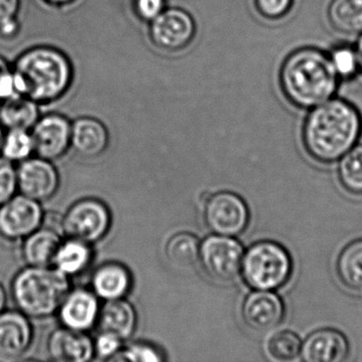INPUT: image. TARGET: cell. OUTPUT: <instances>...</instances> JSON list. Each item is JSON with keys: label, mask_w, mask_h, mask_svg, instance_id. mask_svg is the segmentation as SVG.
Instances as JSON below:
<instances>
[{"label": "cell", "mask_w": 362, "mask_h": 362, "mask_svg": "<svg viewBox=\"0 0 362 362\" xmlns=\"http://www.w3.org/2000/svg\"><path fill=\"white\" fill-rule=\"evenodd\" d=\"M361 132L357 107L332 97L310 109L303 127V145L315 162L332 164L356 145Z\"/></svg>", "instance_id": "cell-1"}, {"label": "cell", "mask_w": 362, "mask_h": 362, "mask_svg": "<svg viewBox=\"0 0 362 362\" xmlns=\"http://www.w3.org/2000/svg\"><path fill=\"white\" fill-rule=\"evenodd\" d=\"M279 78L286 99L303 110L332 98L340 83L328 54L313 47L291 52L281 64Z\"/></svg>", "instance_id": "cell-2"}, {"label": "cell", "mask_w": 362, "mask_h": 362, "mask_svg": "<svg viewBox=\"0 0 362 362\" xmlns=\"http://www.w3.org/2000/svg\"><path fill=\"white\" fill-rule=\"evenodd\" d=\"M12 69L21 94L39 105L62 98L74 81L71 60L52 46L29 48L16 59Z\"/></svg>", "instance_id": "cell-3"}, {"label": "cell", "mask_w": 362, "mask_h": 362, "mask_svg": "<svg viewBox=\"0 0 362 362\" xmlns=\"http://www.w3.org/2000/svg\"><path fill=\"white\" fill-rule=\"evenodd\" d=\"M69 287V276L58 269L28 266L14 276L12 298L27 317L45 319L59 311Z\"/></svg>", "instance_id": "cell-4"}, {"label": "cell", "mask_w": 362, "mask_h": 362, "mask_svg": "<svg viewBox=\"0 0 362 362\" xmlns=\"http://www.w3.org/2000/svg\"><path fill=\"white\" fill-rule=\"evenodd\" d=\"M292 271L291 255L276 241H258L243 253L241 273L245 283L253 289H279L288 283Z\"/></svg>", "instance_id": "cell-5"}, {"label": "cell", "mask_w": 362, "mask_h": 362, "mask_svg": "<svg viewBox=\"0 0 362 362\" xmlns=\"http://www.w3.org/2000/svg\"><path fill=\"white\" fill-rule=\"evenodd\" d=\"M112 224L109 207L97 199L88 198L69 207L61 221L63 232L69 238L77 239L92 245L103 240Z\"/></svg>", "instance_id": "cell-6"}, {"label": "cell", "mask_w": 362, "mask_h": 362, "mask_svg": "<svg viewBox=\"0 0 362 362\" xmlns=\"http://www.w3.org/2000/svg\"><path fill=\"white\" fill-rule=\"evenodd\" d=\"M243 253L236 239L214 234L201 243L199 262L214 281L230 283L240 274Z\"/></svg>", "instance_id": "cell-7"}, {"label": "cell", "mask_w": 362, "mask_h": 362, "mask_svg": "<svg viewBox=\"0 0 362 362\" xmlns=\"http://www.w3.org/2000/svg\"><path fill=\"white\" fill-rule=\"evenodd\" d=\"M203 218L213 234L236 237L245 232L250 221V211L245 201L232 192L211 194L204 205Z\"/></svg>", "instance_id": "cell-8"}, {"label": "cell", "mask_w": 362, "mask_h": 362, "mask_svg": "<svg viewBox=\"0 0 362 362\" xmlns=\"http://www.w3.org/2000/svg\"><path fill=\"white\" fill-rule=\"evenodd\" d=\"M196 30L192 14L181 8H166L149 23L152 43L164 52H180L187 47L194 40Z\"/></svg>", "instance_id": "cell-9"}, {"label": "cell", "mask_w": 362, "mask_h": 362, "mask_svg": "<svg viewBox=\"0 0 362 362\" xmlns=\"http://www.w3.org/2000/svg\"><path fill=\"white\" fill-rule=\"evenodd\" d=\"M43 224L41 204L24 194L0 205V237L6 240H24Z\"/></svg>", "instance_id": "cell-10"}, {"label": "cell", "mask_w": 362, "mask_h": 362, "mask_svg": "<svg viewBox=\"0 0 362 362\" xmlns=\"http://www.w3.org/2000/svg\"><path fill=\"white\" fill-rule=\"evenodd\" d=\"M35 153L48 160L62 158L71 145V122L61 114L39 118L31 129Z\"/></svg>", "instance_id": "cell-11"}, {"label": "cell", "mask_w": 362, "mask_h": 362, "mask_svg": "<svg viewBox=\"0 0 362 362\" xmlns=\"http://www.w3.org/2000/svg\"><path fill=\"white\" fill-rule=\"evenodd\" d=\"M60 187V175L52 160L27 158L18 168V190L37 202L49 200Z\"/></svg>", "instance_id": "cell-12"}, {"label": "cell", "mask_w": 362, "mask_h": 362, "mask_svg": "<svg viewBox=\"0 0 362 362\" xmlns=\"http://www.w3.org/2000/svg\"><path fill=\"white\" fill-rule=\"evenodd\" d=\"M241 315L243 322L251 329L268 332L283 322L286 315L285 305L274 292L256 290L243 300Z\"/></svg>", "instance_id": "cell-13"}, {"label": "cell", "mask_w": 362, "mask_h": 362, "mask_svg": "<svg viewBox=\"0 0 362 362\" xmlns=\"http://www.w3.org/2000/svg\"><path fill=\"white\" fill-rule=\"evenodd\" d=\"M33 328L22 311L0 313V358L16 359L28 351L33 344Z\"/></svg>", "instance_id": "cell-14"}, {"label": "cell", "mask_w": 362, "mask_h": 362, "mask_svg": "<svg viewBox=\"0 0 362 362\" xmlns=\"http://www.w3.org/2000/svg\"><path fill=\"white\" fill-rule=\"evenodd\" d=\"M349 354L345 334L334 328H321L305 339L300 356L305 362H342Z\"/></svg>", "instance_id": "cell-15"}, {"label": "cell", "mask_w": 362, "mask_h": 362, "mask_svg": "<svg viewBox=\"0 0 362 362\" xmlns=\"http://www.w3.org/2000/svg\"><path fill=\"white\" fill-rule=\"evenodd\" d=\"M48 356L58 362H88L95 356L94 341L84 332L63 327L47 340Z\"/></svg>", "instance_id": "cell-16"}, {"label": "cell", "mask_w": 362, "mask_h": 362, "mask_svg": "<svg viewBox=\"0 0 362 362\" xmlns=\"http://www.w3.org/2000/svg\"><path fill=\"white\" fill-rule=\"evenodd\" d=\"M98 296L86 289H77L67 294L59 309L64 327L86 332L97 323L99 315Z\"/></svg>", "instance_id": "cell-17"}, {"label": "cell", "mask_w": 362, "mask_h": 362, "mask_svg": "<svg viewBox=\"0 0 362 362\" xmlns=\"http://www.w3.org/2000/svg\"><path fill=\"white\" fill-rule=\"evenodd\" d=\"M107 127L93 117H81L71 124V147L82 158H99L109 147Z\"/></svg>", "instance_id": "cell-18"}, {"label": "cell", "mask_w": 362, "mask_h": 362, "mask_svg": "<svg viewBox=\"0 0 362 362\" xmlns=\"http://www.w3.org/2000/svg\"><path fill=\"white\" fill-rule=\"evenodd\" d=\"M101 332H112L122 341L133 336L137 326V313L128 300H107L99 310L97 320Z\"/></svg>", "instance_id": "cell-19"}, {"label": "cell", "mask_w": 362, "mask_h": 362, "mask_svg": "<svg viewBox=\"0 0 362 362\" xmlns=\"http://www.w3.org/2000/svg\"><path fill=\"white\" fill-rule=\"evenodd\" d=\"M62 240L56 228L43 226L24 239L22 256L30 267H50Z\"/></svg>", "instance_id": "cell-20"}, {"label": "cell", "mask_w": 362, "mask_h": 362, "mask_svg": "<svg viewBox=\"0 0 362 362\" xmlns=\"http://www.w3.org/2000/svg\"><path fill=\"white\" fill-rule=\"evenodd\" d=\"M93 289L98 298L105 300L124 298L132 287V277L126 267L105 264L93 275Z\"/></svg>", "instance_id": "cell-21"}, {"label": "cell", "mask_w": 362, "mask_h": 362, "mask_svg": "<svg viewBox=\"0 0 362 362\" xmlns=\"http://www.w3.org/2000/svg\"><path fill=\"white\" fill-rule=\"evenodd\" d=\"M39 103L26 96L1 103L0 122L8 130H31L40 116Z\"/></svg>", "instance_id": "cell-22"}, {"label": "cell", "mask_w": 362, "mask_h": 362, "mask_svg": "<svg viewBox=\"0 0 362 362\" xmlns=\"http://www.w3.org/2000/svg\"><path fill=\"white\" fill-rule=\"evenodd\" d=\"M93 259V251L90 245L69 238L61 243L54 264L56 269L66 276H75L81 274L90 267Z\"/></svg>", "instance_id": "cell-23"}, {"label": "cell", "mask_w": 362, "mask_h": 362, "mask_svg": "<svg viewBox=\"0 0 362 362\" xmlns=\"http://www.w3.org/2000/svg\"><path fill=\"white\" fill-rule=\"evenodd\" d=\"M336 272L347 289L362 291V238L343 247L337 258Z\"/></svg>", "instance_id": "cell-24"}, {"label": "cell", "mask_w": 362, "mask_h": 362, "mask_svg": "<svg viewBox=\"0 0 362 362\" xmlns=\"http://www.w3.org/2000/svg\"><path fill=\"white\" fill-rule=\"evenodd\" d=\"M328 21L334 30L345 35L362 33V0H332Z\"/></svg>", "instance_id": "cell-25"}, {"label": "cell", "mask_w": 362, "mask_h": 362, "mask_svg": "<svg viewBox=\"0 0 362 362\" xmlns=\"http://www.w3.org/2000/svg\"><path fill=\"white\" fill-rule=\"evenodd\" d=\"M200 245V241L194 234L177 233L167 241L165 254L169 262L177 268H192L199 262Z\"/></svg>", "instance_id": "cell-26"}, {"label": "cell", "mask_w": 362, "mask_h": 362, "mask_svg": "<svg viewBox=\"0 0 362 362\" xmlns=\"http://www.w3.org/2000/svg\"><path fill=\"white\" fill-rule=\"evenodd\" d=\"M338 179L347 192L362 196V145L354 146L341 158Z\"/></svg>", "instance_id": "cell-27"}, {"label": "cell", "mask_w": 362, "mask_h": 362, "mask_svg": "<svg viewBox=\"0 0 362 362\" xmlns=\"http://www.w3.org/2000/svg\"><path fill=\"white\" fill-rule=\"evenodd\" d=\"M327 54L340 81H349L360 73L359 60L355 46L339 44L332 47Z\"/></svg>", "instance_id": "cell-28"}, {"label": "cell", "mask_w": 362, "mask_h": 362, "mask_svg": "<svg viewBox=\"0 0 362 362\" xmlns=\"http://www.w3.org/2000/svg\"><path fill=\"white\" fill-rule=\"evenodd\" d=\"M35 152L33 136L28 130H8L1 147V156L10 162H23Z\"/></svg>", "instance_id": "cell-29"}, {"label": "cell", "mask_w": 362, "mask_h": 362, "mask_svg": "<svg viewBox=\"0 0 362 362\" xmlns=\"http://www.w3.org/2000/svg\"><path fill=\"white\" fill-rule=\"evenodd\" d=\"M302 341L298 334L290 330H281L271 337L267 351L276 361H290L300 356Z\"/></svg>", "instance_id": "cell-30"}, {"label": "cell", "mask_w": 362, "mask_h": 362, "mask_svg": "<svg viewBox=\"0 0 362 362\" xmlns=\"http://www.w3.org/2000/svg\"><path fill=\"white\" fill-rule=\"evenodd\" d=\"M18 190V169L13 163L0 156V205L16 196Z\"/></svg>", "instance_id": "cell-31"}, {"label": "cell", "mask_w": 362, "mask_h": 362, "mask_svg": "<svg viewBox=\"0 0 362 362\" xmlns=\"http://www.w3.org/2000/svg\"><path fill=\"white\" fill-rule=\"evenodd\" d=\"M122 359L131 362H160L165 359L160 349L149 343L136 342L122 351Z\"/></svg>", "instance_id": "cell-32"}, {"label": "cell", "mask_w": 362, "mask_h": 362, "mask_svg": "<svg viewBox=\"0 0 362 362\" xmlns=\"http://www.w3.org/2000/svg\"><path fill=\"white\" fill-rule=\"evenodd\" d=\"M256 10L267 20H279L289 13L293 0H254Z\"/></svg>", "instance_id": "cell-33"}, {"label": "cell", "mask_w": 362, "mask_h": 362, "mask_svg": "<svg viewBox=\"0 0 362 362\" xmlns=\"http://www.w3.org/2000/svg\"><path fill=\"white\" fill-rule=\"evenodd\" d=\"M122 340L112 332H101L94 342L95 355L109 359L122 351Z\"/></svg>", "instance_id": "cell-34"}, {"label": "cell", "mask_w": 362, "mask_h": 362, "mask_svg": "<svg viewBox=\"0 0 362 362\" xmlns=\"http://www.w3.org/2000/svg\"><path fill=\"white\" fill-rule=\"evenodd\" d=\"M167 8V0H133L135 16L146 23L156 20Z\"/></svg>", "instance_id": "cell-35"}, {"label": "cell", "mask_w": 362, "mask_h": 362, "mask_svg": "<svg viewBox=\"0 0 362 362\" xmlns=\"http://www.w3.org/2000/svg\"><path fill=\"white\" fill-rule=\"evenodd\" d=\"M21 0H0V29L18 21Z\"/></svg>", "instance_id": "cell-36"}, {"label": "cell", "mask_w": 362, "mask_h": 362, "mask_svg": "<svg viewBox=\"0 0 362 362\" xmlns=\"http://www.w3.org/2000/svg\"><path fill=\"white\" fill-rule=\"evenodd\" d=\"M12 67L10 66L9 63L6 59H4L3 57L0 56V82L3 80V78L11 71Z\"/></svg>", "instance_id": "cell-37"}, {"label": "cell", "mask_w": 362, "mask_h": 362, "mask_svg": "<svg viewBox=\"0 0 362 362\" xmlns=\"http://www.w3.org/2000/svg\"><path fill=\"white\" fill-rule=\"evenodd\" d=\"M43 1L52 7H65L75 3L76 0H43Z\"/></svg>", "instance_id": "cell-38"}, {"label": "cell", "mask_w": 362, "mask_h": 362, "mask_svg": "<svg viewBox=\"0 0 362 362\" xmlns=\"http://www.w3.org/2000/svg\"><path fill=\"white\" fill-rule=\"evenodd\" d=\"M6 305H7V293L4 286L0 284V313L5 310Z\"/></svg>", "instance_id": "cell-39"}, {"label": "cell", "mask_w": 362, "mask_h": 362, "mask_svg": "<svg viewBox=\"0 0 362 362\" xmlns=\"http://www.w3.org/2000/svg\"><path fill=\"white\" fill-rule=\"evenodd\" d=\"M355 48L358 54V60H359L360 73L362 74V33L360 35L359 39H358Z\"/></svg>", "instance_id": "cell-40"}, {"label": "cell", "mask_w": 362, "mask_h": 362, "mask_svg": "<svg viewBox=\"0 0 362 362\" xmlns=\"http://www.w3.org/2000/svg\"><path fill=\"white\" fill-rule=\"evenodd\" d=\"M5 127L0 122V151H1V147H3L4 139H5Z\"/></svg>", "instance_id": "cell-41"}]
</instances>
